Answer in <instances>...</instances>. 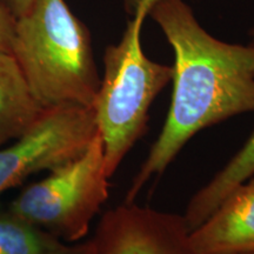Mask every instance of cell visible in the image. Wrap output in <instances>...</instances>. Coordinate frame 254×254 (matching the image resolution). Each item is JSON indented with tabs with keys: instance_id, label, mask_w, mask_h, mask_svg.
Masks as SVG:
<instances>
[{
	"instance_id": "1",
	"label": "cell",
	"mask_w": 254,
	"mask_h": 254,
	"mask_svg": "<svg viewBox=\"0 0 254 254\" xmlns=\"http://www.w3.org/2000/svg\"><path fill=\"white\" fill-rule=\"evenodd\" d=\"M148 15L173 50V93L165 125L125 202H134L145 184L164 173L199 131L254 112V45L226 43L209 34L184 0H158Z\"/></svg>"
},
{
	"instance_id": "2",
	"label": "cell",
	"mask_w": 254,
	"mask_h": 254,
	"mask_svg": "<svg viewBox=\"0 0 254 254\" xmlns=\"http://www.w3.org/2000/svg\"><path fill=\"white\" fill-rule=\"evenodd\" d=\"M9 53L43 110L93 106L100 77L91 34L65 0H33L15 18Z\"/></svg>"
},
{
	"instance_id": "3",
	"label": "cell",
	"mask_w": 254,
	"mask_h": 254,
	"mask_svg": "<svg viewBox=\"0 0 254 254\" xmlns=\"http://www.w3.org/2000/svg\"><path fill=\"white\" fill-rule=\"evenodd\" d=\"M157 1L138 0L122 39L104 53V75L92 110L109 178L144 133L152 103L172 81V66L148 58L141 45L142 25Z\"/></svg>"
},
{
	"instance_id": "4",
	"label": "cell",
	"mask_w": 254,
	"mask_h": 254,
	"mask_svg": "<svg viewBox=\"0 0 254 254\" xmlns=\"http://www.w3.org/2000/svg\"><path fill=\"white\" fill-rule=\"evenodd\" d=\"M50 172L26 187L8 209L59 240L74 243L86 236L109 198L110 178L99 132L81 154Z\"/></svg>"
},
{
	"instance_id": "5",
	"label": "cell",
	"mask_w": 254,
	"mask_h": 254,
	"mask_svg": "<svg viewBox=\"0 0 254 254\" xmlns=\"http://www.w3.org/2000/svg\"><path fill=\"white\" fill-rule=\"evenodd\" d=\"M98 127L92 107L45 110L14 144L0 148V195L40 171H52L87 148Z\"/></svg>"
},
{
	"instance_id": "6",
	"label": "cell",
	"mask_w": 254,
	"mask_h": 254,
	"mask_svg": "<svg viewBox=\"0 0 254 254\" xmlns=\"http://www.w3.org/2000/svg\"><path fill=\"white\" fill-rule=\"evenodd\" d=\"M87 245L88 254H194L184 215L134 202L107 211Z\"/></svg>"
},
{
	"instance_id": "7",
	"label": "cell",
	"mask_w": 254,
	"mask_h": 254,
	"mask_svg": "<svg viewBox=\"0 0 254 254\" xmlns=\"http://www.w3.org/2000/svg\"><path fill=\"white\" fill-rule=\"evenodd\" d=\"M190 244L194 254L254 252V176L234 187L190 232Z\"/></svg>"
},
{
	"instance_id": "8",
	"label": "cell",
	"mask_w": 254,
	"mask_h": 254,
	"mask_svg": "<svg viewBox=\"0 0 254 254\" xmlns=\"http://www.w3.org/2000/svg\"><path fill=\"white\" fill-rule=\"evenodd\" d=\"M44 111L11 53L0 52V146L24 135Z\"/></svg>"
},
{
	"instance_id": "9",
	"label": "cell",
	"mask_w": 254,
	"mask_h": 254,
	"mask_svg": "<svg viewBox=\"0 0 254 254\" xmlns=\"http://www.w3.org/2000/svg\"><path fill=\"white\" fill-rule=\"evenodd\" d=\"M252 176H254V132L226 166L190 200L184 215L190 232L206 220L234 187Z\"/></svg>"
},
{
	"instance_id": "10",
	"label": "cell",
	"mask_w": 254,
	"mask_h": 254,
	"mask_svg": "<svg viewBox=\"0 0 254 254\" xmlns=\"http://www.w3.org/2000/svg\"><path fill=\"white\" fill-rule=\"evenodd\" d=\"M62 240L11 211L0 213V254H46Z\"/></svg>"
},
{
	"instance_id": "11",
	"label": "cell",
	"mask_w": 254,
	"mask_h": 254,
	"mask_svg": "<svg viewBox=\"0 0 254 254\" xmlns=\"http://www.w3.org/2000/svg\"><path fill=\"white\" fill-rule=\"evenodd\" d=\"M14 20L13 15L0 4V52H9Z\"/></svg>"
},
{
	"instance_id": "12",
	"label": "cell",
	"mask_w": 254,
	"mask_h": 254,
	"mask_svg": "<svg viewBox=\"0 0 254 254\" xmlns=\"http://www.w3.org/2000/svg\"><path fill=\"white\" fill-rule=\"evenodd\" d=\"M33 0H0V4L13 15V18L20 17L30 7Z\"/></svg>"
},
{
	"instance_id": "13",
	"label": "cell",
	"mask_w": 254,
	"mask_h": 254,
	"mask_svg": "<svg viewBox=\"0 0 254 254\" xmlns=\"http://www.w3.org/2000/svg\"><path fill=\"white\" fill-rule=\"evenodd\" d=\"M46 254H88V245L86 243L79 244V245H66V244H62L56 250L51 251V252Z\"/></svg>"
},
{
	"instance_id": "14",
	"label": "cell",
	"mask_w": 254,
	"mask_h": 254,
	"mask_svg": "<svg viewBox=\"0 0 254 254\" xmlns=\"http://www.w3.org/2000/svg\"><path fill=\"white\" fill-rule=\"evenodd\" d=\"M250 36L252 37V39H253V41H254V27L252 28V30L250 31Z\"/></svg>"
},
{
	"instance_id": "15",
	"label": "cell",
	"mask_w": 254,
	"mask_h": 254,
	"mask_svg": "<svg viewBox=\"0 0 254 254\" xmlns=\"http://www.w3.org/2000/svg\"><path fill=\"white\" fill-rule=\"evenodd\" d=\"M238 254H254V252H247V253H238Z\"/></svg>"
}]
</instances>
